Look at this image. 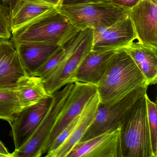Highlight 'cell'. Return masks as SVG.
Returning a JSON list of instances; mask_svg holds the SVG:
<instances>
[{
	"mask_svg": "<svg viewBox=\"0 0 157 157\" xmlns=\"http://www.w3.org/2000/svg\"><path fill=\"white\" fill-rule=\"evenodd\" d=\"M147 87L142 86L135 89L112 103L102 105L99 103L93 121L79 142L120 128L128 112L140 99L147 94Z\"/></svg>",
	"mask_w": 157,
	"mask_h": 157,
	"instance_id": "cell-6",
	"label": "cell"
},
{
	"mask_svg": "<svg viewBox=\"0 0 157 157\" xmlns=\"http://www.w3.org/2000/svg\"><path fill=\"white\" fill-rule=\"evenodd\" d=\"M117 50H91L81 63L72 78L71 83L81 82L97 86L103 76L112 56Z\"/></svg>",
	"mask_w": 157,
	"mask_h": 157,
	"instance_id": "cell-14",
	"label": "cell"
},
{
	"mask_svg": "<svg viewBox=\"0 0 157 157\" xmlns=\"http://www.w3.org/2000/svg\"><path fill=\"white\" fill-rule=\"evenodd\" d=\"M99 103V96L96 93L84 106L78 121L70 136L56 149L46 153L45 157H67L72 147L80 141L91 123Z\"/></svg>",
	"mask_w": 157,
	"mask_h": 157,
	"instance_id": "cell-17",
	"label": "cell"
},
{
	"mask_svg": "<svg viewBox=\"0 0 157 157\" xmlns=\"http://www.w3.org/2000/svg\"><path fill=\"white\" fill-rule=\"evenodd\" d=\"M146 94L135 104L121 123L119 128L122 157H154L148 123Z\"/></svg>",
	"mask_w": 157,
	"mask_h": 157,
	"instance_id": "cell-3",
	"label": "cell"
},
{
	"mask_svg": "<svg viewBox=\"0 0 157 157\" xmlns=\"http://www.w3.org/2000/svg\"><path fill=\"white\" fill-rule=\"evenodd\" d=\"M148 86L143 74L123 49L112 56L103 76L96 87L100 104L119 101L135 89Z\"/></svg>",
	"mask_w": 157,
	"mask_h": 157,
	"instance_id": "cell-1",
	"label": "cell"
},
{
	"mask_svg": "<svg viewBox=\"0 0 157 157\" xmlns=\"http://www.w3.org/2000/svg\"><path fill=\"white\" fill-rule=\"evenodd\" d=\"M44 1L56 6L57 7L59 6L61 1V0H44Z\"/></svg>",
	"mask_w": 157,
	"mask_h": 157,
	"instance_id": "cell-29",
	"label": "cell"
},
{
	"mask_svg": "<svg viewBox=\"0 0 157 157\" xmlns=\"http://www.w3.org/2000/svg\"><path fill=\"white\" fill-rule=\"evenodd\" d=\"M93 30L80 31L71 38L67 55L54 72L43 81L47 93L49 96L65 85L71 83L77 70L85 57L91 51Z\"/></svg>",
	"mask_w": 157,
	"mask_h": 157,
	"instance_id": "cell-4",
	"label": "cell"
},
{
	"mask_svg": "<svg viewBox=\"0 0 157 157\" xmlns=\"http://www.w3.org/2000/svg\"><path fill=\"white\" fill-rule=\"evenodd\" d=\"M26 74L12 42L0 39V89L15 87Z\"/></svg>",
	"mask_w": 157,
	"mask_h": 157,
	"instance_id": "cell-13",
	"label": "cell"
},
{
	"mask_svg": "<svg viewBox=\"0 0 157 157\" xmlns=\"http://www.w3.org/2000/svg\"><path fill=\"white\" fill-rule=\"evenodd\" d=\"M0 157H13V153H10L6 147L0 141Z\"/></svg>",
	"mask_w": 157,
	"mask_h": 157,
	"instance_id": "cell-27",
	"label": "cell"
},
{
	"mask_svg": "<svg viewBox=\"0 0 157 157\" xmlns=\"http://www.w3.org/2000/svg\"><path fill=\"white\" fill-rule=\"evenodd\" d=\"M81 114L79 115L74 118L70 123V124L59 133V135L52 142L48 151L46 153L52 152L56 149L69 137L78 123Z\"/></svg>",
	"mask_w": 157,
	"mask_h": 157,
	"instance_id": "cell-23",
	"label": "cell"
},
{
	"mask_svg": "<svg viewBox=\"0 0 157 157\" xmlns=\"http://www.w3.org/2000/svg\"><path fill=\"white\" fill-rule=\"evenodd\" d=\"M2 1L3 3V6L8 10L9 13L12 9L16 1V0H2Z\"/></svg>",
	"mask_w": 157,
	"mask_h": 157,
	"instance_id": "cell-28",
	"label": "cell"
},
{
	"mask_svg": "<svg viewBox=\"0 0 157 157\" xmlns=\"http://www.w3.org/2000/svg\"><path fill=\"white\" fill-rule=\"evenodd\" d=\"M26 73L33 75L60 46L33 43L13 44Z\"/></svg>",
	"mask_w": 157,
	"mask_h": 157,
	"instance_id": "cell-18",
	"label": "cell"
},
{
	"mask_svg": "<svg viewBox=\"0 0 157 157\" xmlns=\"http://www.w3.org/2000/svg\"><path fill=\"white\" fill-rule=\"evenodd\" d=\"M57 9L80 31L111 26L129 11L111 2L59 6Z\"/></svg>",
	"mask_w": 157,
	"mask_h": 157,
	"instance_id": "cell-5",
	"label": "cell"
},
{
	"mask_svg": "<svg viewBox=\"0 0 157 157\" xmlns=\"http://www.w3.org/2000/svg\"><path fill=\"white\" fill-rule=\"evenodd\" d=\"M146 100L151 148L154 157H157V105L150 100L147 94Z\"/></svg>",
	"mask_w": 157,
	"mask_h": 157,
	"instance_id": "cell-22",
	"label": "cell"
},
{
	"mask_svg": "<svg viewBox=\"0 0 157 157\" xmlns=\"http://www.w3.org/2000/svg\"><path fill=\"white\" fill-rule=\"evenodd\" d=\"M8 10L0 4V39L9 40L12 36V31L9 21Z\"/></svg>",
	"mask_w": 157,
	"mask_h": 157,
	"instance_id": "cell-24",
	"label": "cell"
},
{
	"mask_svg": "<svg viewBox=\"0 0 157 157\" xmlns=\"http://www.w3.org/2000/svg\"><path fill=\"white\" fill-rule=\"evenodd\" d=\"M15 91L22 108L33 105L49 96L40 77L26 74L17 82Z\"/></svg>",
	"mask_w": 157,
	"mask_h": 157,
	"instance_id": "cell-19",
	"label": "cell"
},
{
	"mask_svg": "<svg viewBox=\"0 0 157 157\" xmlns=\"http://www.w3.org/2000/svg\"><path fill=\"white\" fill-rule=\"evenodd\" d=\"M141 0H109L112 4L128 10H131Z\"/></svg>",
	"mask_w": 157,
	"mask_h": 157,
	"instance_id": "cell-25",
	"label": "cell"
},
{
	"mask_svg": "<svg viewBox=\"0 0 157 157\" xmlns=\"http://www.w3.org/2000/svg\"><path fill=\"white\" fill-rule=\"evenodd\" d=\"M128 13L137 40L145 45L157 48V2L141 0Z\"/></svg>",
	"mask_w": 157,
	"mask_h": 157,
	"instance_id": "cell-11",
	"label": "cell"
},
{
	"mask_svg": "<svg viewBox=\"0 0 157 157\" xmlns=\"http://www.w3.org/2000/svg\"><path fill=\"white\" fill-rule=\"evenodd\" d=\"M69 40L56 50L37 69L33 75L40 77L43 81L49 77L64 59L67 53Z\"/></svg>",
	"mask_w": 157,
	"mask_h": 157,
	"instance_id": "cell-21",
	"label": "cell"
},
{
	"mask_svg": "<svg viewBox=\"0 0 157 157\" xmlns=\"http://www.w3.org/2000/svg\"><path fill=\"white\" fill-rule=\"evenodd\" d=\"M53 95L42 99L36 104L24 108L10 124L15 150L23 146L31 137L48 111Z\"/></svg>",
	"mask_w": 157,
	"mask_h": 157,
	"instance_id": "cell-10",
	"label": "cell"
},
{
	"mask_svg": "<svg viewBox=\"0 0 157 157\" xmlns=\"http://www.w3.org/2000/svg\"><path fill=\"white\" fill-rule=\"evenodd\" d=\"M153 1L156 2H157V0H152Z\"/></svg>",
	"mask_w": 157,
	"mask_h": 157,
	"instance_id": "cell-30",
	"label": "cell"
},
{
	"mask_svg": "<svg viewBox=\"0 0 157 157\" xmlns=\"http://www.w3.org/2000/svg\"><path fill=\"white\" fill-rule=\"evenodd\" d=\"M57 8L44 0H16L9 12L12 33Z\"/></svg>",
	"mask_w": 157,
	"mask_h": 157,
	"instance_id": "cell-16",
	"label": "cell"
},
{
	"mask_svg": "<svg viewBox=\"0 0 157 157\" xmlns=\"http://www.w3.org/2000/svg\"><path fill=\"white\" fill-rule=\"evenodd\" d=\"M103 2H109V0H61L60 4L59 6L78 5V4H86V3H103Z\"/></svg>",
	"mask_w": 157,
	"mask_h": 157,
	"instance_id": "cell-26",
	"label": "cell"
},
{
	"mask_svg": "<svg viewBox=\"0 0 157 157\" xmlns=\"http://www.w3.org/2000/svg\"><path fill=\"white\" fill-rule=\"evenodd\" d=\"M23 109L15 87L0 89V119L10 124Z\"/></svg>",
	"mask_w": 157,
	"mask_h": 157,
	"instance_id": "cell-20",
	"label": "cell"
},
{
	"mask_svg": "<svg viewBox=\"0 0 157 157\" xmlns=\"http://www.w3.org/2000/svg\"><path fill=\"white\" fill-rule=\"evenodd\" d=\"M96 93V87L94 85L74 82V86L42 149V156L48 151L52 142L59 133L74 118L81 113L86 104Z\"/></svg>",
	"mask_w": 157,
	"mask_h": 157,
	"instance_id": "cell-8",
	"label": "cell"
},
{
	"mask_svg": "<svg viewBox=\"0 0 157 157\" xmlns=\"http://www.w3.org/2000/svg\"></svg>",
	"mask_w": 157,
	"mask_h": 157,
	"instance_id": "cell-31",
	"label": "cell"
},
{
	"mask_svg": "<svg viewBox=\"0 0 157 157\" xmlns=\"http://www.w3.org/2000/svg\"><path fill=\"white\" fill-rule=\"evenodd\" d=\"M67 157H122L120 128L78 142Z\"/></svg>",
	"mask_w": 157,
	"mask_h": 157,
	"instance_id": "cell-12",
	"label": "cell"
},
{
	"mask_svg": "<svg viewBox=\"0 0 157 157\" xmlns=\"http://www.w3.org/2000/svg\"><path fill=\"white\" fill-rule=\"evenodd\" d=\"M79 31L57 8L12 32V41L61 46Z\"/></svg>",
	"mask_w": 157,
	"mask_h": 157,
	"instance_id": "cell-2",
	"label": "cell"
},
{
	"mask_svg": "<svg viewBox=\"0 0 157 157\" xmlns=\"http://www.w3.org/2000/svg\"><path fill=\"white\" fill-rule=\"evenodd\" d=\"M74 83L65 85L62 90L53 94L50 107L40 124L29 140L20 149L13 151V157H40L59 115L67 99Z\"/></svg>",
	"mask_w": 157,
	"mask_h": 157,
	"instance_id": "cell-7",
	"label": "cell"
},
{
	"mask_svg": "<svg viewBox=\"0 0 157 157\" xmlns=\"http://www.w3.org/2000/svg\"><path fill=\"white\" fill-rule=\"evenodd\" d=\"M144 76L148 85L157 81V48L145 45L136 38L123 48Z\"/></svg>",
	"mask_w": 157,
	"mask_h": 157,
	"instance_id": "cell-15",
	"label": "cell"
},
{
	"mask_svg": "<svg viewBox=\"0 0 157 157\" xmlns=\"http://www.w3.org/2000/svg\"><path fill=\"white\" fill-rule=\"evenodd\" d=\"M129 12L111 26L93 30L92 50H113L123 48L136 38Z\"/></svg>",
	"mask_w": 157,
	"mask_h": 157,
	"instance_id": "cell-9",
	"label": "cell"
}]
</instances>
